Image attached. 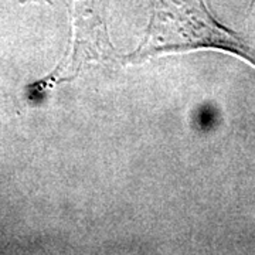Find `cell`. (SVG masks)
Here are the masks:
<instances>
[{
	"label": "cell",
	"mask_w": 255,
	"mask_h": 255,
	"mask_svg": "<svg viewBox=\"0 0 255 255\" xmlns=\"http://www.w3.org/2000/svg\"><path fill=\"white\" fill-rule=\"evenodd\" d=\"M152 16L136 50L121 64L143 63L152 57L199 50L223 51L255 68V47L211 14L204 0H150Z\"/></svg>",
	"instance_id": "cell-1"
},
{
	"label": "cell",
	"mask_w": 255,
	"mask_h": 255,
	"mask_svg": "<svg viewBox=\"0 0 255 255\" xmlns=\"http://www.w3.org/2000/svg\"><path fill=\"white\" fill-rule=\"evenodd\" d=\"M108 0H67L71 21L70 51L51 73L28 87L30 92L43 95L54 87L75 80L92 64L121 63L107 26Z\"/></svg>",
	"instance_id": "cell-2"
},
{
	"label": "cell",
	"mask_w": 255,
	"mask_h": 255,
	"mask_svg": "<svg viewBox=\"0 0 255 255\" xmlns=\"http://www.w3.org/2000/svg\"><path fill=\"white\" fill-rule=\"evenodd\" d=\"M40 1H47V3H50V0H40Z\"/></svg>",
	"instance_id": "cell-4"
},
{
	"label": "cell",
	"mask_w": 255,
	"mask_h": 255,
	"mask_svg": "<svg viewBox=\"0 0 255 255\" xmlns=\"http://www.w3.org/2000/svg\"><path fill=\"white\" fill-rule=\"evenodd\" d=\"M254 4H255V0H253V3H251V6H250V9H251V7H253Z\"/></svg>",
	"instance_id": "cell-3"
}]
</instances>
